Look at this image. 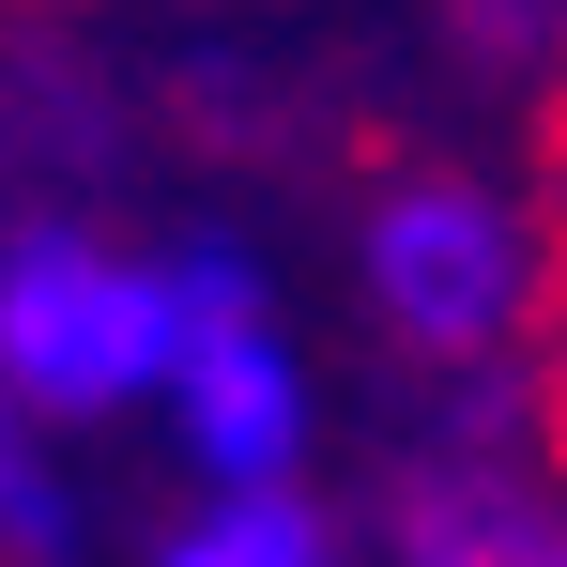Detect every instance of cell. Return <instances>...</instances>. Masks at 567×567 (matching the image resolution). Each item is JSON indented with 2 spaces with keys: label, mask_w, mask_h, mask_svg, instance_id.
<instances>
[{
  "label": "cell",
  "mask_w": 567,
  "mask_h": 567,
  "mask_svg": "<svg viewBox=\"0 0 567 567\" xmlns=\"http://www.w3.org/2000/svg\"><path fill=\"white\" fill-rule=\"evenodd\" d=\"M0 383L31 414H123L169 383V261H107L93 230L0 246Z\"/></svg>",
  "instance_id": "1"
},
{
  "label": "cell",
  "mask_w": 567,
  "mask_h": 567,
  "mask_svg": "<svg viewBox=\"0 0 567 567\" xmlns=\"http://www.w3.org/2000/svg\"><path fill=\"white\" fill-rule=\"evenodd\" d=\"M154 399H169V430H185V461L215 491H261L307 445V383H291L277 322H261V277L230 246H185L169 261V383Z\"/></svg>",
  "instance_id": "2"
},
{
  "label": "cell",
  "mask_w": 567,
  "mask_h": 567,
  "mask_svg": "<svg viewBox=\"0 0 567 567\" xmlns=\"http://www.w3.org/2000/svg\"><path fill=\"white\" fill-rule=\"evenodd\" d=\"M369 291L430 338V353L506 338V322H522V230H506V199H475V185H399V199L369 215Z\"/></svg>",
  "instance_id": "3"
},
{
  "label": "cell",
  "mask_w": 567,
  "mask_h": 567,
  "mask_svg": "<svg viewBox=\"0 0 567 567\" xmlns=\"http://www.w3.org/2000/svg\"><path fill=\"white\" fill-rule=\"evenodd\" d=\"M399 537H414V567H567V522L506 475H430L399 506Z\"/></svg>",
  "instance_id": "4"
},
{
  "label": "cell",
  "mask_w": 567,
  "mask_h": 567,
  "mask_svg": "<svg viewBox=\"0 0 567 567\" xmlns=\"http://www.w3.org/2000/svg\"><path fill=\"white\" fill-rule=\"evenodd\" d=\"M169 567H322V522L291 506L277 475H261V491H230V506H215V522H199Z\"/></svg>",
  "instance_id": "5"
},
{
  "label": "cell",
  "mask_w": 567,
  "mask_h": 567,
  "mask_svg": "<svg viewBox=\"0 0 567 567\" xmlns=\"http://www.w3.org/2000/svg\"><path fill=\"white\" fill-rule=\"evenodd\" d=\"M0 537H16V553H62V537H78V522H62V491H47V461H31L16 430H0Z\"/></svg>",
  "instance_id": "6"
}]
</instances>
